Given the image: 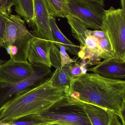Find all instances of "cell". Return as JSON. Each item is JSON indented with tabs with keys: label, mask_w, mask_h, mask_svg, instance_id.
Segmentation results:
<instances>
[{
	"label": "cell",
	"mask_w": 125,
	"mask_h": 125,
	"mask_svg": "<svg viewBox=\"0 0 125 125\" xmlns=\"http://www.w3.org/2000/svg\"><path fill=\"white\" fill-rule=\"evenodd\" d=\"M62 125V124H59V123H53L52 124H50V125Z\"/></svg>",
	"instance_id": "30"
},
{
	"label": "cell",
	"mask_w": 125,
	"mask_h": 125,
	"mask_svg": "<svg viewBox=\"0 0 125 125\" xmlns=\"http://www.w3.org/2000/svg\"><path fill=\"white\" fill-rule=\"evenodd\" d=\"M34 36L29 32L21 39L15 42L10 45L5 47L10 59L17 62H28L27 53L30 40Z\"/></svg>",
	"instance_id": "13"
},
{
	"label": "cell",
	"mask_w": 125,
	"mask_h": 125,
	"mask_svg": "<svg viewBox=\"0 0 125 125\" xmlns=\"http://www.w3.org/2000/svg\"><path fill=\"white\" fill-rule=\"evenodd\" d=\"M52 44L48 40L34 36L29 41L28 47V62L32 65L41 64L51 68L50 53Z\"/></svg>",
	"instance_id": "10"
},
{
	"label": "cell",
	"mask_w": 125,
	"mask_h": 125,
	"mask_svg": "<svg viewBox=\"0 0 125 125\" xmlns=\"http://www.w3.org/2000/svg\"><path fill=\"white\" fill-rule=\"evenodd\" d=\"M50 58L51 66L54 67L56 69L62 68L59 49L54 44H52L51 47Z\"/></svg>",
	"instance_id": "20"
},
{
	"label": "cell",
	"mask_w": 125,
	"mask_h": 125,
	"mask_svg": "<svg viewBox=\"0 0 125 125\" xmlns=\"http://www.w3.org/2000/svg\"><path fill=\"white\" fill-rule=\"evenodd\" d=\"M69 87L52 86L50 78L32 89L17 95L0 108V121L14 122L39 115L67 98Z\"/></svg>",
	"instance_id": "2"
},
{
	"label": "cell",
	"mask_w": 125,
	"mask_h": 125,
	"mask_svg": "<svg viewBox=\"0 0 125 125\" xmlns=\"http://www.w3.org/2000/svg\"><path fill=\"white\" fill-rule=\"evenodd\" d=\"M0 125H23L20 122H6L0 121Z\"/></svg>",
	"instance_id": "26"
},
{
	"label": "cell",
	"mask_w": 125,
	"mask_h": 125,
	"mask_svg": "<svg viewBox=\"0 0 125 125\" xmlns=\"http://www.w3.org/2000/svg\"><path fill=\"white\" fill-rule=\"evenodd\" d=\"M4 62V61H1V60H0V65H1V64L3 63V62Z\"/></svg>",
	"instance_id": "31"
},
{
	"label": "cell",
	"mask_w": 125,
	"mask_h": 125,
	"mask_svg": "<svg viewBox=\"0 0 125 125\" xmlns=\"http://www.w3.org/2000/svg\"><path fill=\"white\" fill-rule=\"evenodd\" d=\"M15 11L32 27L34 20V0H16Z\"/></svg>",
	"instance_id": "16"
},
{
	"label": "cell",
	"mask_w": 125,
	"mask_h": 125,
	"mask_svg": "<svg viewBox=\"0 0 125 125\" xmlns=\"http://www.w3.org/2000/svg\"><path fill=\"white\" fill-rule=\"evenodd\" d=\"M34 71V66L28 62H17L10 59L0 65V83L19 82L29 77Z\"/></svg>",
	"instance_id": "8"
},
{
	"label": "cell",
	"mask_w": 125,
	"mask_h": 125,
	"mask_svg": "<svg viewBox=\"0 0 125 125\" xmlns=\"http://www.w3.org/2000/svg\"><path fill=\"white\" fill-rule=\"evenodd\" d=\"M16 4V0H0V9L6 11L10 14L11 8Z\"/></svg>",
	"instance_id": "23"
},
{
	"label": "cell",
	"mask_w": 125,
	"mask_h": 125,
	"mask_svg": "<svg viewBox=\"0 0 125 125\" xmlns=\"http://www.w3.org/2000/svg\"><path fill=\"white\" fill-rule=\"evenodd\" d=\"M33 73L27 78L14 83H0V108L14 97L38 86L51 73V68L41 64L32 65Z\"/></svg>",
	"instance_id": "6"
},
{
	"label": "cell",
	"mask_w": 125,
	"mask_h": 125,
	"mask_svg": "<svg viewBox=\"0 0 125 125\" xmlns=\"http://www.w3.org/2000/svg\"><path fill=\"white\" fill-rule=\"evenodd\" d=\"M68 73L71 78L79 76L81 74V64L75 62L70 65H66Z\"/></svg>",
	"instance_id": "22"
},
{
	"label": "cell",
	"mask_w": 125,
	"mask_h": 125,
	"mask_svg": "<svg viewBox=\"0 0 125 125\" xmlns=\"http://www.w3.org/2000/svg\"><path fill=\"white\" fill-rule=\"evenodd\" d=\"M49 14L53 17L64 18L69 14L66 0H43Z\"/></svg>",
	"instance_id": "17"
},
{
	"label": "cell",
	"mask_w": 125,
	"mask_h": 125,
	"mask_svg": "<svg viewBox=\"0 0 125 125\" xmlns=\"http://www.w3.org/2000/svg\"><path fill=\"white\" fill-rule=\"evenodd\" d=\"M98 39L101 53L100 56L101 60L114 58V53L112 51L111 43L107 35L104 38Z\"/></svg>",
	"instance_id": "19"
},
{
	"label": "cell",
	"mask_w": 125,
	"mask_h": 125,
	"mask_svg": "<svg viewBox=\"0 0 125 125\" xmlns=\"http://www.w3.org/2000/svg\"><path fill=\"white\" fill-rule=\"evenodd\" d=\"M67 1H69L72 0H66ZM90 0L92 1H95L97 2L100 4H101L102 6H105V0Z\"/></svg>",
	"instance_id": "27"
},
{
	"label": "cell",
	"mask_w": 125,
	"mask_h": 125,
	"mask_svg": "<svg viewBox=\"0 0 125 125\" xmlns=\"http://www.w3.org/2000/svg\"><path fill=\"white\" fill-rule=\"evenodd\" d=\"M67 98L69 103L92 104L118 116L125 107V81L87 73L71 78Z\"/></svg>",
	"instance_id": "1"
},
{
	"label": "cell",
	"mask_w": 125,
	"mask_h": 125,
	"mask_svg": "<svg viewBox=\"0 0 125 125\" xmlns=\"http://www.w3.org/2000/svg\"><path fill=\"white\" fill-rule=\"evenodd\" d=\"M54 44L56 45L59 49L62 68L65 65H70L76 62L77 60L73 59L70 57L65 48L62 45L58 43H55Z\"/></svg>",
	"instance_id": "21"
},
{
	"label": "cell",
	"mask_w": 125,
	"mask_h": 125,
	"mask_svg": "<svg viewBox=\"0 0 125 125\" xmlns=\"http://www.w3.org/2000/svg\"><path fill=\"white\" fill-rule=\"evenodd\" d=\"M69 14L80 21L87 28L101 30L105 14V6L90 0L68 1Z\"/></svg>",
	"instance_id": "7"
},
{
	"label": "cell",
	"mask_w": 125,
	"mask_h": 125,
	"mask_svg": "<svg viewBox=\"0 0 125 125\" xmlns=\"http://www.w3.org/2000/svg\"><path fill=\"white\" fill-rule=\"evenodd\" d=\"M24 21L18 15L10 14L5 24L2 37V47L5 48L29 33Z\"/></svg>",
	"instance_id": "11"
},
{
	"label": "cell",
	"mask_w": 125,
	"mask_h": 125,
	"mask_svg": "<svg viewBox=\"0 0 125 125\" xmlns=\"http://www.w3.org/2000/svg\"><path fill=\"white\" fill-rule=\"evenodd\" d=\"M101 76L111 79H125V62L114 58L104 59L94 67L87 69Z\"/></svg>",
	"instance_id": "12"
},
{
	"label": "cell",
	"mask_w": 125,
	"mask_h": 125,
	"mask_svg": "<svg viewBox=\"0 0 125 125\" xmlns=\"http://www.w3.org/2000/svg\"><path fill=\"white\" fill-rule=\"evenodd\" d=\"M49 21L54 42V44L56 43L61 44L70 54L78 56L80 51V46L73 43L64 35L57 26L54 17L50 15Z\"/></svg>",
	"instance_id": "14"
},
{
	"label": "cell",
	"mask_w": 125,
	"mask_h": 125,
	"mask_svg": "<svg viewBox=\"0 0 125 125\" xmlns=\"http://www.w3.org/2000/svg\"><path fill=\"white\" fill-rule=\"evenodd\" d=\"M101 30L109 39L113 58L125 62V11L113 7L105 10Z\"/></svg>",
	"instance_id": "3"
},
{
	"label": "cell",
	"mask_w": 125,
	"mask_h": 125,
	"mask_svg": "<svg viewBox=\"0 0 125 125\" xmlns=\"http://www.w3.org/2000/svg\"><path fill=\"white\" fill-rule=\"evenodd\" d=\"M10 14L4 10L0 9V36L2 38L6 22Z\"/></svg>",
	"instance_id": "24"
},
{
	"label": "cell",
	"mask_w": 125,
	"mask_h": 125,
	"mask_svg": "<svg viewBox=\"0 0 125 125\" xmlns=\"http://www.w3.org/2000/svg\"><path fill=\"white\" fill-rule=\"evenodd\" d=\"M109 125H122L121 123L119 117L115 113L110 111V120Z\"/></svg>",
	"instance_id": "25"
},
{
	"label": "cell",
	"mask_w": 125,
	"mask_h": 125,
	"mask_svg": "<svg viewBox=\"0 0 125 125\" xmlns=\"http://www.w3.org/2000/svg\"><path fill=\"white\" fill-rule=\"evenodd\" d=\"M34 20L32 34L35 37L46 40L54 44L50 26L49 14L43 0H34Z\"/></svg>",
	"instance_id": "9"
},
{
	"label": "cell",
	"mask_w": 125,
	"mask_h": 125,
	"mask_svg": "<svg viewBox=\"0 0 125 125\" xmlns=\"http://www.w3.org/2000/svg\"><path fill=\"white\" fill-rule=\"evenodd\" d=\"M66 18L71 28L72 34L80 43L78 58L87 60V65L97 64L101 60L99 39L91 35L89 30L76 18L70 14Z\"/></svg>",
	"instance_id": "4"
},
{
	"label": "cell",
	"mask_w": 125,
	"mask_h": 125,
	"mask_svg": "<svg viewBox=\"0 0 125 125\" xmlns=\"http://www.w3.org/2000/svg\"><path fill=\"white\" fill-rule=\"evenodd\" d=\"M71 79L66 65L62 68L56 69L50 77L52 86L55 87H69Z\"/></svg>",
	"instance_id": "18"
},
{
	"label": "cell",
	"mask_w": 125,
	"mask_h": 125,
	"mask_svg": "<svg viewBox=\"0 0 125 125\" xmlns=\"http://www.w3.org/2000/svg\"><path fill=\"white\" fill-rule=\"evenodd\" d=\"M83 104L84 111L91 125H109L110 111L89 104Z\"/></svg>",
	"instance_id": "15"
},
{
	"label": "cell",
	"mask_w": 125,
	"mask_h": 125,
	"mask_svg": "<svg viewBox=\"0 0 125 125\" xmlns=\"http://www.w3.org/2000/svg\"><path fill=\"white\" fill-rule=\"evenodd\" d=\"M120 3L122 7L121 9L125 11V0H120Z\"/></svg>",
	"instance_id": "28"
},
{
	"label": "cell",
	"mask_w": 125,
	"mask_h": 125,
	"mask_svg": "<svg viewBox=\"0 0 125 125\" xmlns=\"http://www.w3.org/2000/svg\"><path fill=\"white\" fill-rule=\"evenodd\" d=\"M39 115L54 123L65 125H91L84 111L83 104L69 103L67 98Z\"/></svg>",
	"instance_id": "5"
},
{
	"label": "cell",
	"mask_w": 125,
	"mask_h": 125,
	"mask_svg": "<svg viewBox=\"0 0 125 125\" xmlns=\"http://www.w3.org/2000/svg\"><path fill=\"white\" fill-rule=\"evenodd\" d=\"M2 47V39L0 36V48Z\"/></svg>",
	"instance_id": "29"
}]
</instances>
